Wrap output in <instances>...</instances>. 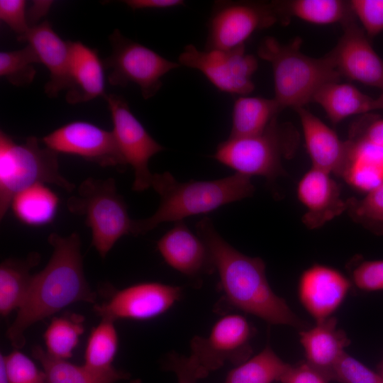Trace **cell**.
Segmentation results:
<instances>
[{
  "label": "cell",
  "instance_id": "74e56055",
  "mask_svg": "<svg viewBox=\"0 0 383 383\" xmlns=\"http://www.w3.org/2000/svg\"><path fill=\"white\" fill-rule=\"evenodd\" d=\"M351 277V282L360 290H383V260L360 262L353 270Z\"/></svg>",
  "mask_w": 383,
  "mask_h": 383
},
{
  "label": "cell",
  "instance_id": "9a60e30c",
  "mask_svg": "<svg viewBox=\"0 0 383 383\" xmlns=\"http://www.w3.org/2000/svg\"><path fill=\"white\" fill-rule=\"evenodd\" d=\"M182 295L179 286L143 282L113 292L94 309L101 318L147 320L170 310Z\"/></svg>",
  "mask_w": 383,
  "mask_h": 383
},
{
  "label": "cell",
  "instance_id": "5bb4252c",
  "mask_svg": "<svg viewBox=\"0 0 383 383\" xmlns=\"http://www.w3.org/2000/svg\"><path fill=\"white\" fill-rule=\"evenodd\" d=\"M41 142L58 154L75 155L101 167L123 170L127 165L113 131L88 121L69 122L45 135Z\"/></svg>",
  "mask_w": 383,
  "mask_h": 383
},
{
  "label": "cell",
  "instance_id": "ab89813d",
  "mask_svg": "<svg viewBox=\"0 0 383 383\" xmlns=\"http://www.w3.org/2000/svg\"><path fill=\"white\" fill-rule=\"evenodd\" d=\"M24 0H1L0 19L16 35L22 37L30 28Z\"/></svg>",
  "mask_w": 383,
  "mask_h": 383
},
{
  "label": "cell",
  "instance_id": "d6986e66",
  "mask_svg": "<svg viewBox=\"0 0 383 383\" xmlns=\"http://www.w3.org/2000/svg\"><path fill=\"white\" fill-rule=\"evenodd\" d=\"M157 248L166 263L190 277L211 274L215 270L207 246L182 221L163 235Z\"/></svg>",
  "mask_w": 383,
  "mask_h": 383
},
{
  "label": "cell",
  "instance_id": "60d3db41",
  "mask_svg": "<svg viewBox=\"0 0 383 383\" xmlns=\"http://www.w3.org/2000/svg\"><path fill=\"white\" fill-rule=\"evenodd\" d=\"M282 383H328V381L306 362L289 365L281 377Z\"/></svg>",
  "mask_w": 383,
  "mask_h": 383
},
{
  "label": "cell",
  "instance_id": "d590c367",
  "mask_svg": "<svg viewBox=\"0 0 383 383\" xmlns=\"http://www.w3.org/2000/svg\"><path fill=\"white\" fill-rule=\"evenodd\" d=\"M333 380L340 383H383V378L345 352L338 362Z\"/></svg>",
  "mask_w": 383,
  "mask_h": 383
},
{
  "label": "cell",
  "instance_id": "484cf974",
  "mask_svg": "<svg viewBox=\"0 0 383 383\" xmlns=\"http://www.w3.org/2000/svg\"><path fill=\"white\" fill-rule=\"evenodd\" d=\"M40 255L30 252L23 259H6L0 265V313L6 316L19 309L28 292L32 277L30 271L38 265Z\"/></svg>",
  "mask_w": 383,
  "mask_h": 383
},
{
  "label": "cell",
  "instance_id": "f1b7e54d",
  "mask_svg": "<svg viewBox=\"0 0 383 383\" xmlns=\"http://www.w3.org/2000/svg\"><path fill=\"white\" fill-rule=\"evenodd\" d=\"M118 334L114 321L101 318L89 336L84 354V365L91 371L103 375L115 374L121 370L112 362L117 353Z\"/></svg>",
  "mask_w": 383,
  "mask_h": 383
},
{
  "label": "cell",
  "instance_id": "7c38bea8",
  "mask_svg": "<svg viewBox=\"0 0 383 383\" xmlns=\"http://www.w3.org/2000/svg\"><path fill=\"white\" fill-rule=\"evenodd\" d=\"M253 334L254 328L244 316L226 315L215 323L207 337L192 338L190 356L207 375L226 362L240 365L251 356Z\"/></svg>",
  "mask_w": 383,
  "mask_h": 383
},
{
  "label": "cell",
  "instance_id": "3957f363",
  "mask_svg": "<svg viewBox=\"0 0 383 383\" xmlns=\"http://www.w3.org/2000/svg\"><path fill=\"white\" fill-rule=\"evenodd\" d=\"M151 187L160 197L158 209L147 218L133 219L131 235H144L162 223L208 213L255 192L251 178L235 172L221 179L187 182L177 181L169 172L155 173Z\"/></svg>",
  "mask_w": 383,
  "mask_h": 383
},
{
  "label": "cell",
  "instance_id": "ac0fdd59",
  "mask_svg": "<svg viewBox=\"0 0 383 383\" xmlns=\"http://www.w3.org/2000/svg\"><path fill=\"white\" fill-rule=\"evenodd\" d=\"M297 198L305 207L301 221L309 229H316L346 211V200L331 174L311 167L300 179Z\"/></svg>",
  "mask_w": 383,
  "mask_h": 383
},
{
  "label": "cell",
  "instance_id": "277c9868",
  "mask_svg": "<svg viewBox=\"0 0 383 383\" xmlns=\"http://www.w3.org/2000/svg\"><path fill=\"white\" fill-rule=\"evenodd\" d=\"M302 40L296 37L287 44L275 38H265L257 48L258 56L272 68L274 99L282 111L296 109L313 102L323 85L340 82L341 77L325 55L314 58L301 51Z\"/></svg>",
  "mask_w": 383,
  "mask_h": 383
},
{
  "label": "cell",
  "instance_id": "7bdbcfd3",
  "mask_svg": "<svg viewBox=\"0 0 383 383\" xmlns=\"http://www.w3.org/2000/svg\"><path fill=\"white\" fill-rule=\"evenodd\" d=\"M33 6L27 11V18L30 27L38 23V21L44 16L53 4L52 1H34Z\"/></svg>",
  "mask_w": 383,
  "mask_h": 383
},
{
  "label": "cell",
  "instance_id": "f6af8a7d",
  "mask_svg": "<svg viewBox=\"0 0 383 383\" xmlns=\"http://www.w3.org/2000/svg\"><path fill=\"white\" fill-rule=\"evenodd\" d=\"M383 110V93L374 100V111Z\"/></svg>",
  "mask_w": 383,
  "mask_h": 383
},
{
  "label": "cell",
  "instance_id": "83f0119b",
  "mask_svg": "<svg viewBox=\"0 0 383 383\" xmlns=\"http://www.w3.org/2000/svg\"><path fill=\"white\" fill-rule=\"evenodd\" d=\"M32 355L40 362L47 383H115L131 377L128 372L123 370L109 375L95 373L84 365H75L65 360L54 357L39 345L33 348Z\"/></svg>",
  "mask_w": 383,
  "mask_h": 383
},
{
  "label": "cell",
  "instance_id": "7dc6e473",
  "mask_svg": "<svg viewBox=\"0 0 383 383\" xmlns=\"http://www.w3.org/2000/svg\"><path fill=\"white\" fill-rule=\"evenodd\" d=\"M129 383H142V381L140 379H135L131 380Z\"/></svg>",
  "mask_w": 383,
  "mask_h": 383
},
{
  "label": "cell",
  "instance_id": "603a6c76",
  "mask_svg": "<svg viewBox=\"0 0 383 383\" xmlns=\"http://www.w3.org/2000/svg\"><path fill=\"white\" fill-rule=\"evenodd\" d=\"M70 82L65 96L70 104L104 96L105 67L95 49L79 41H70Z\"/></svg>",
  "mask_w": 383,
  "mask_h": 383
},
{
  "label": "cell",
  "instance_id": "ffe728a7",
  "mask_svg": "<svg viewBox=\"0 0 383 383\" xmlns=\"http://www.w3.org/2000/svg\"><path fill=\"white\" fill-rule=\"evenodd\" d=\"M35 50L39 63L50 72L45 92L50 98H56L62 90H67L70 82L71 60L70 41L62 40L48 21L31 27L26 34L18 38Z\"/></svg>",
  "mask_w": 383,
  "mask_h": 383
},
{
  "label": "cell",
  "instance_id": "8fae6325",
  "mask_svg": "<svg viewBox=\"0 0 383 383\" xmlns=\"http://www.w3.org/2000/svg\"><path fill=\"white\" fill-rule=\"evenodd\" d=\"M178 60L180 65L199 70L222 91L246 95L255 89L252 77L258 62L254 55L246 53L245 45L229 50L201 51L189 44Z\"/></svg>",
  "mask_w": 383,
  "mask_h": 383
},
{
  "label": "cell",
  "instance_id": "d4e9b609",
  "mask_svg": "<svg viewBox=\"0 0 383 383\" xmlns=\"http://www.w3.org/2000/svg\"><path fill=\"white\" fill-rule=\"evenodd\" d=\"M374 100L353 84L333 82L319 89L313 102L323 109L333 124H338L351 116L374 111Z\"/></svg>",
  "mask_w": 383,
  "mask_h": 383
},
{
  "label": "cell",
  "instance_id": "ba28073f",
  "mask_svg": "<svg viewBox=\"0 0 383 383\" xmlns=\"http://www.w3.org/2000/svg\"><path fill=\"white\" fill-rule=\"evenodd\" d=\"M109 38L111 52L103 62L105 70L109 71V84L126 87L134 83L140 87L145 99L157 93L162 85L161 78L165 74L180 66L128 38L118 29Z\"/></svg>",
  "mask_w": 383,
  "mask_h": 383
},
{
  "label": "cell",
  "instance_id": "5b68a950",
  "mask_svg": "<svg viewBox=\"0 0 383 383\" xmlns=\"http://www.w3.org/2000/svg\"><path fill=\"white\" fill-rule=\"evenodd\" d=\"M58 153L29 136L22 143L0 131V218L14 196L37 184H50L71 192L75 185L60 172Z\"/></svg>",
  "mask_w": 383,
  "mask_h": 383
},
{
  "label": "cell",
  "instance_id": "44dd1931",
  "mask_svg": "<svg viewBox=\"0 0 383 383\" xmlns=\"http://www.w3.org/2000/svg\"><path fill=\"white\" fill-rule=\"evenodd\" d=\"M337 325V319L331 316L299 333L305 362L328 382L333 380L335 367L345 352V348L350 344L346 333Z\"/></svg>",
  "mask_w": 383,
  "mask_h": 383
},
{
  "label": "cell",
  "instance_id": "4316f807",
  "mask_svg": "<svg viewBox=\"0 0 383 383\" xmlns=\"http://www.w3.org/2000/svg\"><path fill=\"white\" fill-rule=\"evenodd\" d=\"M282 111L273 99L240 96L233 104L228 138L250 136L262 132Z\"/></svg>",
  "mask_w": 383,
  "mask_h": 383
},
{
  "label": "cell",
  "instance_id": "e575fe53",
  "mask_svg": "<svg viewBox=\"0 0 383 383\" xmlns=\"http://www.w3.org/2000/svg\"><path fill=\"white\" fill-rule=\"evenodd\" d=\"M4 362L8 383H47L44 371L18 350L4 355Z\"/></svg>",
  "mask_w": 383,
  "mask_h": 383
},
{
  "label": "cell",
  "instance_id": "f35d334b",
  "mask_svg": "<svg viewBox=\"0 0 383 383\" xmlns=\"http://www.w3.org/2000/svg\"><path fill=\"white\" fill-rule=\"evenodd\" d=\"M164 368L175 374L177 383H197L208 376L190 355L187 357L175 352L167 355Z\"/></svg>",
  "mask_w": 383,
  "mask_h": 383
},
{
  "label": "cell",
  "instance_id": "f546056e",
  "mask_svg": "<svg viewBox=\"0 0 383 383\" xmlns=\"http://www.w3.org/2000/svg\"><path fill=\"white\" fill-rule=\"evenodd\" d=\"M58 198L45 184H37L16 194L11 207L16 216L28 225H42L53 219Z\"/></svg>",
  "mask_w": 383,
  "mask_h": 383
},
{
  "label": "cell",
  "instance_id": "7402d4cb",
  "mask_svg": "<svg viewBox=\"0 0 383 383\" xmlns=\"http://www.w3.org/2000/svg\"><path fill=\"white\" fill-rule=\"evenodd\" d=\"M294 111L301 122L311 167L340 177L346 157V140H340L333 129L305 107Z\"/></svg>",
  "mask_w": 383,
  "mask_h": 383
},
{
  "label": "cell",
  "instance_id": "d6a6232c",
  "mask_svg": "<svg viewBox=\"0 0 383 383\" xmlns=\"http://www.w3.org/2000/svg\"><path fill=\"white\" fill-rule=\"evenodd\" d=\"M346 211L356 223L376 235H383V182L361 199L346 200Z\"/></svg>",
  "mask_w": 383,
  "mask_h": 383
},
{
  "label": "cell",
  "instance_id": "2e32d148",
  "mask_svg": "<svg viewBox=\"0 0 383 383\" xmlns=\"http://www.w3.org/2000/svg\"><path fill=\"white\" fill-rule=\"evenodd\" d=\"M343 33L327 56L341 77L383 90V59L357 21L343 26Z\"/></svg>",
  "mask_w": 383,
  "mask_h": 383
},
{
  "label": "cell",
  "instance_id": "8d00e7d4",
  "mask_svg": "<svg viewBox=\"0 0 383 383\" xmlns=\"http://www.w3.org/2000/svg\"><path fill=\"white\" fill-rule=\"evenodd\" d=\"M354 14L371 40L383 33V0H351Z\"/></svg>",
  "mask_w": 383,
  "mask_h": 383
},
{
  "label": "cell",
  "instance_id": "9c48e42d",
  "mask_svg": "<svg viewBox=\"0 0 383 383\" xmlns=\"http://www.w3.org/2000/svg\"><path fill=\"white\" fill-rule=\"evenodd\" d=\"M280 23L272 1H217L208 22L206 50L245 45L255 31Z\"/></svg>",
  "mask_w": 383,
  "mask_h": 383
},
{
  "label": "cell",
  "instance_id": "6da1fadb",
  "mask_svg": "<svg viewBox=\"0 0 383 383\" xmlns=\"http://www.w3.org/2000/svg\"><path fill=\"white\" fill-rule=\"evenodd\" d=\"M196 228L209 249L218 273L220 288L229 306L270 324L304 329L305 323L272 289L265 264L260 257L248 256L231 246L219 235L208 217L199 221Z\"/></svg>",
  "mask_w": 383,
  "mask_h": 383
},
{
  "label": "cell",
  "instance_id": "cb8c5ba5",
  "mask_svg": "<svg viewBox=\"0 0 383 383\" xmlns=\"http://www.w3.org/2000/svg\"><path fill=\"white\" fill-rule=\"evenodd\" d=\"M272 2L282 25H287L293 17L318 25L340 23L342 26L357 20L350 1L284 0Z\"/></svg>",
  "mask_w": 383,
  "mask_h": 383
},
{
  "label": "cell",
  "instance_id": "52a82bcc",
  "mask_svg": "<svg viewBox=\"0 0 383 383\" xmlns=\"http://www.w3.org/2000/svg\"><path fill=\"white\" fill-rule=\"evenodd\" d=\"M67 206L71 213L84 218L91 230V244L103 258L119 238L131 234L133 219L113 178L84 179Z\"/></svg>",
  "mask_w": 383,
  "mask_h": 383
},
{
  "label": "cell",
  "instance_id": "836d02e7",
  "mask_svg": "<svg viewBox=\"0 0 383 383\" xmlns=\"http://www.w3.org/2000/svg\"><path fill=\"white\" fill-rule=\"evenodd\" d=\"M38 56L28 44L23 48L0 52V75L16 87L30 84L36 74Z\"/></svg>",
  "mask_w": 383,
  "mask_h": 383
},
{
  "label": "cell",
  "instance_id": "8992f818",
  "mask_svg": "<svg viewBox=\"0 0 383 383\" xmlns=\"http://www.w3.org/2000/svg\"><path fill=\"white\" fill-rule=\"evenodd\" d=\"M298 141L295 128L289 123H279L277 117L258 134L221 142L213 157L235 173L272 182L284 174L282 160L293 155Z\"/></svg>",
  "mask_w": 383,
  "mask_h": 383
},
{
  "label": "cell",
  "instance_id": "e0dca14e",
  "mask_svg": "<svg viewBox=\"0 0 383 383\" xmlns=\"http://www.w3.org/2000/svg\"><path fill=\"white\" fill-rule=\"evenodd\" d=\"M351 280L339 270L314 264L301 274L298 294L301 304L316 322L332 316L345 300Z\"/></svg>",
  "mask_w": 383,
  "mask_h": 383
},
{
  "label": "cell",
  "instance_id": "b9f144b4",
  "mask_svg": "<svg viewBox=\"0 0 383 383\" xmlns=\"http://www.w3.org/2000/svg\"><path fill=\"white\" fill-rule=\"evenodd\" d=\"M133 11L140 9H163L177 7L184 4L182 0H126L123 1Z\"/></svg>",
  "mask_w": 383,
  "mask_h": 383
},
{
  "label": "cell",
  "instance_id": "4fadbf2b",
  "mask_svg": "<svg viewBox=\"0 0 383 383\" xmlns=\"http://www.w3.org/2000/svg\"><path fill=\"white\" fill-rule=\"evenodd\" d=\"M104 98L113 122V133L127 165L134 171L132 189L143 192L151 187L152 174L148 167L150 159L165 150L146 131L131 112L121 96L109 94Z\"/></svg>",
  "mask_w": 383,
  "mask_h": 383
},
{
  "label": "cell",
  "instance_id": "4dcf8cb0",
  "mask_svg": "<svg viewBox=\"0 0 383 383\" xmlns=\"http://www.w3.org/2000/svg\"><path fill=\"white\" fill-rule=\"evenodd\" d=\"M289 364L267 345L256 355L238 365L224 383H272L279 381Z\"/></svg>",
  "mask_w": 383,
  "mask_h": 383
},
{
  "label": "cell",
  "instance_id": "ee69618b",
  "mask_svg": "<svg viewBox=\"0 0 383 383\" xmlns=\"http://www.w3.org/2000/svg\"><path fill=\"white\" fill-rule=\"evenodd\" d=\"M0 383H8L4 362V355H0Z\"/></svg>",
  "mask_w": 383,
  "mask_h": 383
},
{
  "label": "cell",
  "instance_id": "30bf717a",
  "mask_svg": "<svg viewBox=\"0 0 383 383\" xmlns=\"http://www.w3.org/2000/svg\"><path fill=\"white\" fill-rule=\"evenodd\" d=\"M341 177L350 186L367 193L383 182V122L365 113L350 127Z\"/></svg>",
  "mask_w": 383,
  "mask_h": 383
},
{
  "label": "cell",
  "instance_id": "bcb514c9",
  "mask_svg": "<svg viewBox=\"0 0 383 383\" xmlns=\"http://www.w3.org/2000/svg\"><path fill=\"white\" fill-rule=\"evenodd\" d=\"M377 372L383 378V359L380 361V362L377 365Z\"/></svg>",
  "mask_w": 383,
  "mask_h": 383
},
{
  "label": "cell",
  "instance_id": "7a4b0ae2",
  "mask_svg": "<svg viewBox=\"0 0 383 383\" xmlns=\"http://www.w3.org/2000/svg\"><path fill=\"white\" fill-rule=\"evenodd\" d=\"M48 240L52 248L51 257L43 270L33 275L23 303L6 332L16 349L23 347L24 333L33 323L71 304L94 303L96 298L84 276L79 234L65 237L52 233Z\"/></svg>",
  "mask_w": 383,
  "mask_h": 383
},
{
  "label": "cell",
  "instance_id": "1f68e13d",
  "mask_svg": "<svg viewBox=\"0 0 383 383\" xmlns=\"http://www.w3.org/2000/svg\"><path fill=\"white\" fill-rule=\"evenodd\" d=\"M83 322L84 317L77 313H67L53 318L43 335L46 352L58 359L72 357L84 331Z\"/></svg>",
  "mask_w": 383,
  "mask_h": 383
}]
</instances>
